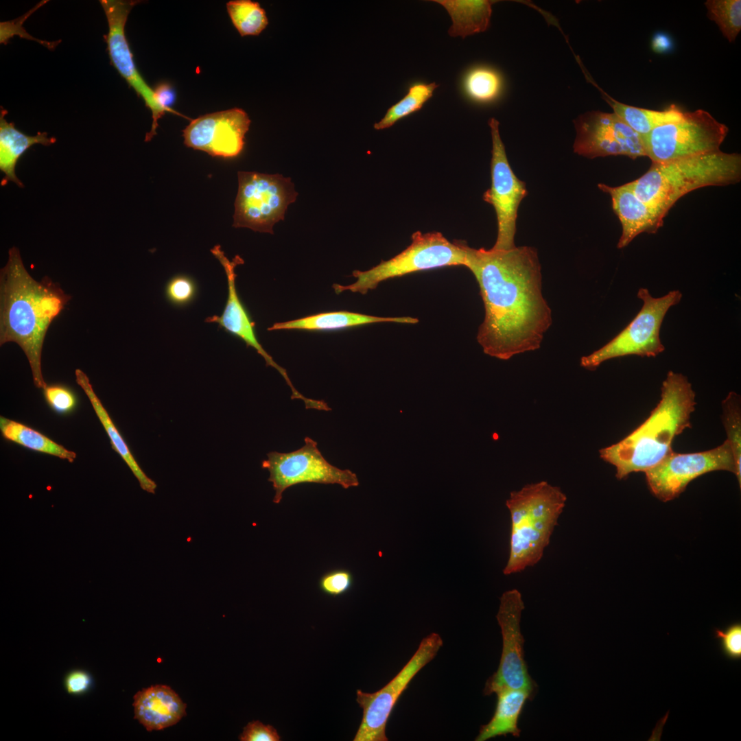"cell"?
<instances>
[{"mask_svg":"<svg viewBox=\"0 0 741 741\" xmlns=\"http://www.w3.org/2000/svg\"><path fill=\"white\" fill-rule=\"evenodd\" d=\"M598 187L610 196L613 210L620 221L622 235L618 248L626 247L642 233H657L662 226L663 217L639 199L627 183L618 187L599 183Z\"/></svg>","mask_w":741,"mask_h":741,"instance_id":"d6986e66","label":"cell"},{"mask_svg":"<svg viewBox=\"0 0 741 741\" xmlns=\"http://www.w3.org/2000/svg\"><path fill=\"white\" fill-rule=\"evenodd\" d=\"M495 694L497 702L494 714L487 724L481 727L476 741L508 734L519 737V717L526 701L533 697L522 690L504 689Z\"/></svg>","mask_w":741,"mask_h":741,"instance_id":"cb8c5ba5","label":"cell"},{"mask_svg":"<svg viewBox=\"0 0 741 741\" xmlns=\"http://www.w3.org/2000/svg\"><path fill=\"white\" fill-rule=\"evenodd\" d=\"M250 119L242 108L208 113L191 119L183 130L184 143L212 156L233 158L244 145Z\"/></svg>","mask_w":741,"mask_h":741,"instance_id":"ac0fdd59","label":"cell"},{"mask_svg":"<svg viewBox=\"0 0 741 741\" xmlns=\"http://www.w3.org/2000/svg\"><path fill=\"white\" fill-rule=\"evenodd\" d=\"M70 298L47 277L41 281L34 279L19 249L9 250L8 262L0 272V345L14 342L22 349L39 389L47 386L41 369L45 337Z\"/></svg>","mask_w":741,"mask_h":741,"instance_id":"7a4b0ae2","label":"cell"},{"mask_svg":"<svg viewBox=\"0 0 741 741\" xmlns=\"http://www.w3.org/2000/svg\"><path fill=\"white\" fill-rule=\"evenodd\" d=\"M0 430L4 439L32 451L46 454L73 462L76 454L23 423L1 416Z\"/></svg>","mask_w":741,"mask_h":741,"instance_id":"4316f807","label":"cell"},{"mask_svg":"<svg viewBox=\"0 0 741 741\" xmlns=\"http://www.w3.org/2000/svg\"><path fill=\"white\" fill-rule=\"evenodd\" d=\"M226 10L232 23L242 36H257L268 24L266 11L258 2L232 0L226 3Z\"/></svg>","mask_w":741,"mask_h":741,"instance_id":"f546056e","label":"cell"},{"mask_svg":"<svg viewBox=\"0 0 741 741\" xmlns=\"http://www.w3.org/2000/svg\"><path fill=\"white\" fill-rule=\"evenodd\" d=\"M713 632L714 638L719 642L720 649L723 655L730 660H740V622L731 623L723 628H715Z\"/></svg>","mask_w":741,"mask_h":741,"instance_id":"e575fe53","label":"cell"},{"mask_svg":"<svg viewBox=\"0 0 741 741\" xmlns=\"http://www.w3.org/2000/svg\"><path fill=\"white\" fill-rule=\"evenodd\" d=\"M661 399L639 427L615 444L599 450L600 458L613 465L618 480L633 472H645L672 452L674 438L690 427L695 392L687 378L669 371Z\"/></svg>","mask_w":741,"mask_h":741,"instance_id":"3957f363","label":"cell"},{"mask_svg":"<svg viewBox=\"0 0 741 741\" xmlns=\"http://www.w3.org/2000/svg\"><path fill=\"white\" fill-rule=\"evenodd\" d=\"M353 582V576L349 571L338 569L322 575L319 580V587L325 594L336 597L349 591Z\"/></svg>","mask_w":741,"mask_h":741,"instance_id":"d590c367","label":"cell"},{"mask_svg":"<svg viewBox=\"0 0 741 741\" xmlns=\"http://www.w3.org/2000/svg\"><path fill=\"white\" fill-rule=\"evenodd\" d=\"M443 644L435 633L423 638L402 669L386 685L373 693L356 691L362 718L353 741H387L386 727L402 693L416 674L437 655Z\"/></svg>","mask_w":741,"mask_h":741,"instance_id":"8fae6325","label":"cell"},{"mask_svg":"<svg viewBox=\"0 0 741 741\" xmlns=\"http://www.w3.org/2000/svg\"><path fill=\"white\" fill-rule=\"evenodd\" d=\"M438 86V85L435 82L430 84L416 82L412 84L407 94L388 108L384 117L379 122L375 124L374 128L386 129L392 126L399 119L419 110L432 97L434 90Z\"/></svg>","mask_w":741,"mask_h":741,"instance_id":"f1b7e54d","label":"cell"},{"mask_svg":"<svg viewBox=\"0 0 741 741\" xmlns=\"http://www.w3.org/2000/svg\"><path fill=\"white\" fill-rule=\"evenodd\" d=\"M134 718L148 731L161 730L186 716V704L169 686L158 684L143 688L134 696Z\"/></svg>","mask_w":741,"mask_h":741,"instance_id":"ffe728a7","label":"cell"},{"mask_svg":"<svg viewBox=\"0 0 741 741\" xmlns=\"http://www.w3.org/2000/svg\"><path fill=\"white\" fill-rule=\"evenodd\" d=\"M728 127L702 109L684 112L675 122L660 126L641 137L652 163H665L720 150Z\"/></svg>","mask_w":741,"mask_h":741,"instance_id":"52a82bcc","label":"cell"},{"mask_svg":"<svg viewBox=\"0 0 741 741\" xmlns=\"http://www.w3.org/2000/svg\"><path fill=\"white\" fill-rule=\"evenodd\" d=\"M91 683V677L81 670L71 672L65 680L67 690L70 694H80L85 692Z\"/></svg>","mask_w":741,"mask_h":741,"instance_id":"f35d334b","label":"cell"},{"mask_svg":"<svg viewBox=\"0 0 741 741\" xmlns=\"http://www.w3.org/2000/svg\"><path fill=\"white\" fill-rule=\"evenodd\" d=\"M75 381L89 399L92 407L108 435L113 449L130 468L139 481L141 488L152 494L157 487L156 482L146 475L133 456L124 438L116 427L107 410L95 394L88 376L80 369L75 371Z\"/></svg>","mask_w":741,"mask_h":741,"instance_id":"7402d4cb","label":"cell"},{"mask_svg":"<svg viewBox=\"0 0 741 741\" xmlns=\"http://www.w3.org/2000/svg\"><path fill=\"white\" fill-rule=\"evenodd\" d=\"M566 502L562 490L546 481L510 493L506 502L510 532L505 575L521 572L541 561Z\"/></svg>","mask_w":741,"mask_h":741,"instance_id":"5b68a950","label":"cell"},{"mask_svg":"<svg viewBox=\"0 0 741 741\" xmlns=\"http://www.w3.org/2000/svg\"><path fill=\"white\" fill-rule=\"evenodd\" d=\"M586 79L602 93V97L611 106L613 113L621 118L640 137L666 124L680 120L683 113L677 106L670 105L663 110L639 108L621 103L604 92L593 80L583 65H580Z\"/></svg>","mask_w":741,"mask_h":741,"instance_id":"d4e9b609","label":"cell"},{"mask_svg":"<svg viewBox=\"0 0 741 741\" xmlns=\"http://www.w3.org/2000/svg\"><path fill=\"white\" fill-rule=\"evenodd\" d=\"M637 296L643 301V306L636 316L602 347L582 357V367L595 370L610 359L629 355L655 357L664 351L659 338L660 328L666 314L679 303L682 294L679 290H672L662 297L654 298L646 288H640Z\"/></svg>","mask_w":741,"mask_h":741,"instance_id":"ba28073f","label":"cell"},{"mask_svg":"<svg viewBox=\"0 0 741 741\" xmlns=\"http://www.w3.org/2000/svg\"><path fill=\"white\" fill-rule=\"evenodd\" d=\"M464 266L478 283L485 316L477 340L485 354L499 360L538 349L552 324L541 291L537 250L475 249L466 244Z\"/></svg>","mask_w":741,"mask_h":741,"instance_id":"6da1fadb","label":"cell"},{"mask_svg":"<svg viewBox=\"0 0 741 741\" xmlns=\"http://www.w3.org/2000/svg\"><path fill=\"white\" fill-rule=\"evenodd\" d=\"M492 138L491 161V185L483 195L485 202L494 207L497 221V235L492 248L508 250L514 242L519 206L527 195L526 183L513 171L499 131V121L489 119Z\"/></svg>","mask_w":741,"mask_h":741,"instance_id":"4fadbf2b","label":"cell"},{"mask_svg":"<svg viewBox=\"0 0 741 741\" xmlns=\"http://www.w3.org/2000/svg\"><path fill=\"white\" fill-rule=\"evenodd\" d=\"M411 238L410 245L390 259L382 261L366 271H353V276L357 279L355 283L347 285L334 284L336 293L349 290L365 294L389 279L445 266H464L466 243L457 240L451 242L439 232L416 231Z\"/></svg>","mask_w":741,"mask_h":741,"instance_id":"8992f818","label":"cell"},{"mask_svg":"<svg viewBox=\"0 0 741 741\" xmlns=\"http://www.w3.org/2000/svg\"><path fill=\"white\" fill-rule=\"evenodd\" d=\"M211 253L223 266L228 283V295L224 310L220 316L213 315L207 317L205 322L215 323L220 329L244 341L247 346L252 347L266 361L267 366L275 368L283 377L292 391V399H301L307 409H315L318 401L303 396L293 386L286 370L277 364L272 357L266 351L259 343L255 330V322L241 301L236 289L235 272L237 265L243 264L244 260L239 256H235L232 261L228 259L219 245L215 246Z\"/></svg>","mask_w":741,"mask_h":741,"instance_id":"e0dca14e","label":"cell"},{"mask_svg":"<svg viewBox=\"0 0 741 741\" xmlns=\"http://www.w3.org/2000/svg\"><path fill=\"white\" fill-rule=\"evenodd\" d=\"M153 90L158 104L167 113L184 117V115L172 108V106L176 101V94L172 84L166 82H161Z\"/></svg>","mask_w":741,"mask_h":741,"instance_id":"74e56055","label":"cell"},{"mask_svg":"<svg viewBox=\"0 0 741 741\" xmlns=\"http://www.w3.org/2000/svg\"><path fill=\"white\" fill-rule=\"evenodd\" d=\"M524 609L521 594L517 589L502 595L496 618L502 635V652L497 670L486 683L485 695L504 689L522 690L532 697L534 695L537 685L528 674L524 657V637L520 629Z\"/></svg>","mask_w":741,"mask_h":741,"instance_id":"7c38bea8","label":"cell"},{"mask_svg":"<svg viewBox=\"0 0 741 741\" xmlns=\"http://www.w3.org/2000/svg\"><path fill=\"white\" fill-rule=\"evenodd\" d=\"M43 390L47 404L56 413L68 415L76 408L77 396L74 391L67 385L62 384L47 385Z\"/></svg>","mask_w":741,"mask_h":741,"instance_id":"836d02e7","label":"cell"},{"mask_svg":"<svg viewBox=\"0 0 741 741\" xmlns=\"http://www.w3.org/2000/svg\"><path fill=\"white\" fill-rule=\"evenodd\" d=\"M138 2L121 0L100 1L108 21L106 43L111 62L119 73L143 99L145 106L152 112V128L145 139V141H149L156 134L158 120L167 112L158 104L154 90L148 86L138 71L126 36L125 25L128 14Z\"/></svg>","mask_w":741,"mask_h":741,"instance_id":"2e32d148","label":"cell"},{"mask_svg":"<svg viewBox=\"0 0 741 741\" xmlns=\"http://www.w3.org/2000/svg\"><path fill=\"white\" fill-rule=\"evenodd\" d=\"M412 317H379L347 311L319 313L301 318L274 323L268 329L274 330L336 331L379 322L416 324Z\"/></svg>","mask_w":741,"mask_h":741,"instance_id":"44dd1931","label":"cell"},{"mask_svg":"<svg viewBox=\"0 0 741 741\" xmlns=\"http://www.w3.org/2000/svg\"><path fill=\"white\" fill-rule=\"evenodd\" d=\"M241 741H280L281 736L272 725L259 720L248 722L239 736Z\"/></svg>","mask_w":741,"mask_h":741,"instance_id":"8d00e7d4","label":"cell"},{"mask_svg":"<svg viewBox=\"0 0 741 741\" xmlns=\"http://www.w3.org/2000/svg\"><path fill=\"white\" fill-rule=\"evenodd\" d=\"M6 111L3 109L0 117V169L5 174L1 185L12 181L23 187V183L15 174L16 165L23 154L34 144L50 145L56 139L48 137L47 132H38L35 136L27 135L17 130L13 123L5 119Z\"/></svg>","mask_w":741,"mask_h":741,"instance_id":"603a6c76","label":"cell"},{"mask_svg":"<svg viewBox=\"0 0 741 741\" xmlns=\"http://www.w3.org/2000/svg\"><path fill=\"white\" fill-rule=\"evenodd\" d=\"M672 46L670 38L663 34H656L652 40V48L657 53L668 51Z\"/></svg>","mask_w":741,"mask_h":741,"instance_id":"ab89813d","label":"cell"},{"mask_svg":"<svg viewBox=\"0 0 741 741\" xmlns=\"http://www.w3.org/2000/svg\"><path fill=\"white\" fill-rule=\"evenodd\" d=\"M198 287L191 276L178 274L173 276L165 286V296L172 306L185 307L197 297Z\"/></svg>","mask_w":741,"mask_h":741,"instance_id":"d6a6232c","label":"cell"},{"mask_svg":"<svg viewBox=\"0 0 741 741\" xmlns=\"http://www.w3.org/2000/svg\"><path fill=\"white\" fill-rule=\"evenodd\" d=\"M574 152L589 158L624 155L646 156L641 137L614 113L589 111L574 120Z\"/></svg>","mask_w":741,"mask_h":741,"instance_id":"9a60e30c","label":"cell"},{"mask_svg":"<svg viewBox=\"0 0 741 741\" xmlns=\"http://www.w3.org/2000/svg\"><path fill=\"white\" fill-rule=\"evenodd\" d=\"M462 86L465 95L471 100L488 103L499 95L502 80L493 69L476 67L469 70L464 75Z\"/></svg>","mask_w":741,"mask_h":741,"instance_id":"83f0119b","label":"cell"},{"mask_svg":"<svg viewBox=\"0 0 741 741\" xmlns=\"http://www.w3.org/2000/svg\"><path fill=\"white\" fill-rule=\"evenodd\" d=\"M304 442L293 451H270L262 461L261 467L269 471L268 481L275 491L274 503H280L283 492L299 484H338L344 489L359 485L355 473L333 466L325 458L316 441L307 436Z\"/></svg>","mask_w":741,"mask_h":741,"instance_id":"30bf717a","label":"cell"},{"mask_svg":"<svg viewBox=\"0 0 741 741\" xmlns=\"http://www.w3.org/2000/svg\"><path fill=\"white\" fill-rule=\"evenodd\" d=\"M705 5L710 20L730 43L733 42L741 30V1L707 0Z\"/></svg>","mask_w":741,"mask_h":741,"instance_id":"1f68e13d","label":"cell"},{"mask_svg":"<svg viewBox=\"0 0 741 741\" xmlns=\"http://www.w3.org/2000/svg\"><path fill=\"white\" fill-rule=\"evenodd\" d=\"M238 182L233 226L273 234L274 225L284 220L287 207L298 196L291 178L239 172Z\"/></svg>","mask_w":741,"mask_h":741,"instance_id":"9c48e42d","label":"cell"},{"mask_svg":"<svg viewBox=\"0 0 741 741\" xmlns=\"http://www.w3.org/2000/svg\"><path fill=\"white\" fill-rule=\"evenodd\" d=\"M722 423L727 440L731 448L736 466V476L741 484V408L740 397L735 392H730L722 402Z\"/></svg>","mask_w":741,"mask_h":741,"instance_id":"4dcf8cb0","label":"cell"},{"mask_svg":"<svg viewBox=\"0 0 741 741\" xmlns=\"http://www.w3.org/2000/svg\"><path fill=\"white\" fill-rule=\"evenodd\" d=\"M443 5L452 21L448 30L451 36L465 38L484 32L490 24L492 5L489 0H434Z\"/></svg>","mask_w":741,"mask_h":741,"instance_id":"484cf974","label":"cell"},{"mask_svg":"<svg viewBox=\"0 0 741 741\" xmlns=\"http://www.w3.org/2000/svg\"><path fill=\"white\" fill-rule=\"evenodd\" d=\"M720 470L736 472L734 456L727 440L707 451L688 454L672 451L644 473L652 493L661 501L668 502L683 493L692 480Z\"/></svg>","mask_w":741,"mask_h":741,"instance_id":"5bb4252c","label":"cell"},{"mask_svg":"<svg viewBox=\"0 0 741 741\" xmlns=\"http://www.w3.org/2000/svg\"><path fill=\"white\" fill-rule=\"evenodd\" d=\"M741 179V156L721 150L665 163H652L628 183L633 193L664 218L681 197L698 188L734 185Z\"/></svg>","mask_w":741,"mask_h":741,"instance_id":"277c9868","label":"cell"}]
</instances>
